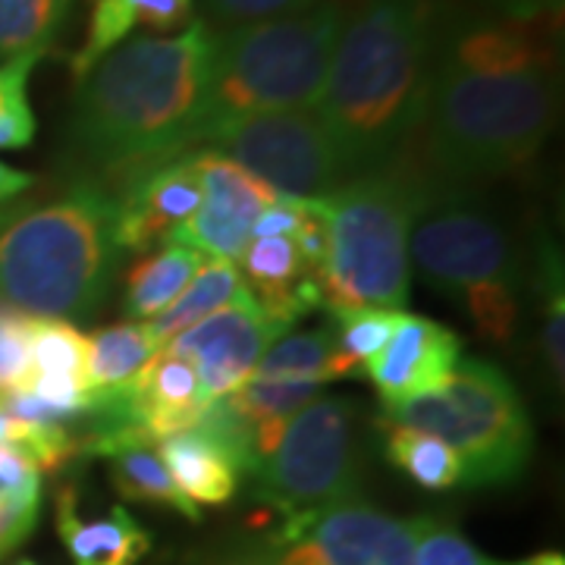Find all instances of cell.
Segmentation results:
<instances>
[{"instance_id":"obj_38","label":"cell","mask_w":565,"mask_h":565,"mask_svg":"<svg viewBox=\"0 0 565 565\" xmlns=\"http://www.w3.org/2000/svg\"><path fill=\"white\" fill-rule=\"evenodd\" d=\"M32 185H35V177H32V173L0 163V211H3L7 204H13V199H20L22 192H29Z\"/></svg>"},{"instance_id":"obj_9","label":"cell","mask_w":565,"mask_h":565,"mask_svg":"<svg viewBox=\"0 0 565 565\" xmlns=\"http://www.w3.org/2000/svg\"><path fill=\"white\" fill-rule=\"evenodd\" d=\"M355 415L359 408L345 396H318L305 405L255 471V497L282 512V519L355 500L362 490Z\"/></svg>"},{"instance_id":"obj_37","label":"cell","mask_w":565,"mask_h":565,"mask_svg":"<svg viewBox=\"0 0 565 565\" xmlns=\"http://www.w3.org/2000/svg\"><path fill=\"white\" fill-rule=\"evenodd\" d=\"M497 17L515 22H559L563 0H481Z\"/></svg>"},{"instance_id":"obj_39","label":"cell","mask_w":565,"mask_h":565,"mask_svg":"<svg viewBox=\"0 0 565 565\" xmlns=\"http://www.w3.org/2000/svg\"><path fill=\"white\" fill-rule=\"evenodd\" d=\"M531 565H565L563 553H537L531 556Z\"/></svg>"},{"instance_id":"obj_25","label":"cell","mask_w":565,"mask_h":565,"mask_svg":"<svg viewBox=\"0 0 565 565\" xmlns=\"http://www.w3.org/2000/svg\"><path fill=\"white\" fill-rule=\"evenodd\" d=\"M107 462H110V481L129 503L167 505V509L185 515L189 522L202 519L199 505H192L182 497L163 459L151 446H129V449L107 456Z\"/></svg>"},{"instance_id":"obj_27","label":"cell","mask_w":565,"mask_h":565,"mask_svg":"<svg viewBox=\"0 0 565 565\" xmlns=\"http://www.w3.org/2000/svg\"><path fill=\"white\" fill-rule=\"evenodd\" d=\"M88 337L61 318H32L29 377H70L85 384Z\"/></svg>"},{"instance_id":"obj_12","label":"cell","mask_w":565,"mask_h":565,"mask_svg":"<svg viewBox=\"0 0 565 565\" xmlns=\"http://www.w3.org/2000/svg\"><path fill=\"white\" fill-rule=\"evenodd\" d=\"M289 327L274 321L248 289H239L233 302L217 308L195 327L182 330L163 345L167 355H180L195 367L204 403L233 396L252 381L264 352L280 340Z\"/></svg>"},{"instance_id":"obj_36","label":"cell","mask_w":565,"mask_h":565,"mask_svg":"<svg viewBox=\"0 0 565 565\" xmlns=\"http://www.w3.org/2000/svg\"><path fill=\"white\" fill-rule=\"evenodd\" d=\"M39 515L41 505L0 503V559L25 544V537L39 525Z\"/></svg>"},{"instance_id":"obj_8","label":"cell","mask_w":565,"mask_h":565,"mask_svg":"<svg viewBox=\"0 0 565 565\" xmlns=\"http://www.w3.org/2000/svg\"><path fill=\"white\" fill-rule=\"evenodd\" d=\"M384 424L444 440L462 462V487L515 484L534 452L519 386L487 359H459L444 384L384 405Z\"/></svg>"},{"instance_id":"obj_34","label":"cell","mask_w":565,"mask_h":565,"mask_svg":"<svg viewBox=\"0 0 565 565\" xmlns=\"http://www.w3.org/2000/svg\"><path fill=\"white\" fill-rule=\"evenodd\" d=\"M0 503L41 505L39 465L10 446H0Z\"/></svg>"},{"instance_id":"obj_16","label":"cell","mask_w":565,"mask_h":565,"mask_svg":"<svg viewBox=\"0 0 565 565\" xmlns=\"http://www.w3.org/2000/svg\"><path fill=\"white\" fill-rule=\"evenodd\" d=\"M462 359V340L446 323L405 315L390 343L364 364V377L374 384L384 405H396L444 384Z\"/></svg>"},{"instance_id":"obj_40","label":"cell","mask_w":565,"mask_h":565,"mask_svg":"<svg viewBox=\"0 0 565 565\" xmlns=\"http://www.w3.org/2000/svg\"><path fill=\"white\" fill-rule=\"evenodd\" d=\"M17 565H35V563H29V559H22V563H17Z\"/></svg>"},{"instance_id":"obj_3","label":"cell","mask_w":565,"mask_h":565,"mask_svg":"<svg viewBox=\"0 0 565 565\" xmlns=\"http://www.w3.org/2000/svg\"><path fill=\"white\" fill-rule=\"evenodd\" d=\"M117 195L95 177L0 211V299L35 318H92L120 267Z\"/></svg>"},{"instance_id":"obj_11","label":"cell","mask_w":565,"mask_h":565,"mask_svg":"<svg viewBox=\"0 0 565 565\" xmlns=\"http://www.w3.org/2000/svg\"><path fill=\"white\" fill-rule=\"evenodd\" d=\"M264 565H415L412 519L386 515L362 497L282 519Z\"/></svg>"},{"instance_id":"obj_5","label":"cell","mask_w":565,"mask_h":565,"mask_svg":"<svg viewBox=\"0 0 565 565\" xmlns=\"http://www.w3.org/2000/svg\"><path fill=\"white\" fill-rule=\"evenodd\" d=\"M408 264L424 282L462 305L484 340L503 345L519 333L525 255L503 217L471 185L437 180L427 170L408 233Z\"/></svg>"},{"instance_id":"obj_7","label":"cell","mask_w":565,"mask_h":565,"mask_svg":"<svg viewBox=\"0 0 565 565\" xmlns=\"http://www.w3.org/2000/svg\"><path fill=\"white\" fill-rule=\"evenodd\" d=\"M424 177L427 167L405 151L315 202L327 223V264L318 286L330 315L359 308L405 311L412 289L408 233Z\"/></svg>"},{"instance_id":"obj_32","label":"cell","mask_w":565,"mask_h":565,"mask_svg":"<svg viewBox=\"0 0 565 565\" xmlns=\"http://www.w3.org/2000/svg\"><path fill=\"white\" fill-rule=\"evenodd\" d=\"M32 318L0 299V393L29 381V337Z\"/></svg>"},{"instance_id":"obj_24","label":"cell","mask_w":565,"mask_h":565,"mask_svg":"<svg viewBox=\"0 0 565 565\" xmlns=\"http://www.w3.org/2000/svg\"><path fill=\"white\" fill-rule=\"evenodd\" d=\"M384 437V459L393 468L408 475L424 490H452L462 487V462L459 456L437 437L377 422Z\"/></svg>"},{"instance_id":"obj_18","label":"cell","mask_w":565,"mask_h":565,"mask_svg":"<svg viewBox=\"0 0 565 565\" xmlns=\"http://www.w3.org/2000/svg\"><path fill=\"white\" fill-rule=\"evenodd\" d=\"M158 456L192 505H223L236 497L239 468L199 427L158 440Z\"/></svg>"},{"instance_id":"obj_35","label":"cell","mask_w":565,"mask_h":565,"mask_svg":"<svg viewBox=\"0 0 565 565\" xmlns=\"http://www.w3.org/2000/svg\"><path fill=\"white\" fill-rule=\"evenodd\" d=\"M132 25L170 32L192 20V0H122Z\"/></svg>"},{"instance_id":"obj_15","label":"cell","mask_w":565,"mask_h":565,"mask_svg":"<svg viewBox=\"0 0 565 565\" xmlns=\"http://www.w3.org/2000/svg\"><path fill=\"white\" fill-rule=\"evenodd\" d=\"M117 245L120 252L148 255L163 245L202 204V180L192 148L177 158L151 163L114 185Z\"/></svg>"},{"instance_id":"obj_28","label":"cell","mask_w":565,"mask_h":565,"mask_svg":"<svg viewBox=\"0 0 565 565\" xmlns=\"http://www.w3.org/2000/svg\"><path fill=\"white\" fill-rule=\"evenodd\" d=\"M318 393H321V384H305V381H248L233 396H223V399L255 434L258 427L286 424L292 415H299L305 405L315 403Z\"/></svg>"},{"instance_id":"obj_13","label":"cell","mask_w":565,"mask_h":565,"mask_svg":"<svg viewBox=\"0 0 565 565\" xmlns=\"http://www.w3.org/2000/svg\"><path fill=\"white\" fill-rule=\"evenodd\" d=\"M192 161L202 180V204L170 239L195 252H207L221 262H243L245 248L252 243V226L264 207L280 195L207 145L192 148Z\"/></svg>"},{"instance_id":"obj_2","label":"cell","mask_w":565,"mask_h":565,"mask_svg":"<svg viewBox=\"0 0 565 565\" xmlns=\"http://www.w3.org/2000/svg\"><path fill=\"white\" fill-rule=\"evenodd\" d=\"M430 82V0H362L343 22L315 107L349 180L408 151L422 132Z\"/></svg>"},{"instance_id":"obj_20","label":"cell","mask_w":565,"mask_h":565,"mask_svg":"<svg viewBox=\"0 0 565 565\" xmlns=\"http://www.w3.org/2000/svg\"><path fill=\"white\" fill-rule=\"evenodd\" d=\"M163 345L151 333L148 321L110 323L88 337L85 355V390H117L132 384L141 367L151 362Z\"/></svg>"},{"instance_id":"obj_17","label":"cell","mask_w":565,"mask_h":565,"mask_svg":"<svg viewBox=\"0 0 565 565\" xmlns=\"http://www.w3.org/2000/svg\"><path fill=\"white\" fill-rule=\"evenodd\" d=\"M57 531L76 565H136L151 550V534L126 505H114L104 519L85 522L73 487L57 493Z\"/></svg>"},{"instance_id":"obj_14","label":"cell","mask_w":565,"mask_h":565,"mask_svg":"<svg viewBox=\"0 0 565 565\" xmlns=\"http://www.w3.org/2000/svg\"><path fill=\"white\" fill-rule=\"evenodd\" d=\"M434 70L446 73H556L553 22L452 17L434 25Z\"/></svg>"},{"instance_id":"obj_29","label":"cell","mask_w":565,"mask_h":565,"mask_svg":"<svg viewBox=\"0 0 565 565\" xmlns=\"http://www.w3.org/2000/svg\"><path fill=\"white\" fill-rule=\"evenodd\" d=\"M403 318L405 311H393V308H359V311L333 315L337 352L343 359L349 377L362 374L364 364L374 355H381V349L390 343V337L396 333Z\"/></svg>"},{"instance_id":"obj_22","label":"cell","mask_w":565,"mask_h":565,"mask_svg":"<svg viewBox=\"0 0 565 565\" xmlns=\"http://www.w3.org/2000/svg\"><path fill=\"white\" fill-rule=\"evenodd\" d=\"M531 277V296L541 311V355H544L546 374L556 386L565 381V274L559 248L541 233L534 243V267Z\"/></svg>"},{"instance_id":"obj_21","label":"cell","mask_w":565,"mask_h":565,"mask_svg":"<svg viewBox=\"0 0 565 565\" xmlns=\"http://www.w3.org/2000/svg\"><path fill=\"white\" fill-rule=\"evenodd\" d=\"M349 377L343 359L337 352L333 327H318L311 333H282L264 352L252 381H305V384H333Z\"/></svg>"},{"instance_id":"obj_6","label":"cell","mask_w":565,"mask_h":565,"mask_svg":"<svg viewBox=\"0 0 565 565\" xmlns=\"http://www.w3.org/2000/svg\"><path fill=\"white\" fill-rule=\"evenodd\" d=\"M343 22V7L321 0L299 17L214 32L207 92L192 148L248 117L318 107Z\"/></svg>"},{"instance_id":"obj_1","label":"cell","mask_w":565,"mask_h":565,"mask_svg":"<svg viewBox=\"0 0 565 565\" xmlns=\"http://www.w3.org/2000/svg\"><path fill=\"white\" fill-rule=\"evenodd\" d=\"M214 32L192 20L170 39L122 41L76 82L70 141L95 180L117 185L192 148L202 114Z\"/></svg>"},{"instance_id":"obj_26","label":"cell","mask_w":565,"mask_h":565,"mask_svg":"<svg viewBox=\"0 0 565 565\" xmlns=\"http://www.w3.org/2000/svg\"><path fill=\"white\" fill-rule=\"evenodd\" d=\"M76 0H0V63L47 54Z\"/></svg>"},{"instance_id":"obj_19","label":"cell","mask_w":565,"mask_h":565,"mask_svg":"<svg viewBox=\"0 0 565 565\" xmlns=\"http://www.w3.org/2000/svg\"><path fill=\"white\" fill-rule=\"evenodd\" d=\"M204 255L182 243H163L161 248L141 255L126 274L122 311L132 321H154L182 296V289L202 267Z\"/></svg>"},{"instance_id":"obj_4","label":"cell","mask_w":565,"mask_h":565,"mask_svg":"<svg viewBox=\"0 0 565 565\" xmlns=\"http://www.w3.org/2000/svg\"><path fill=\"white\" fill-rule=\"evenodd\" d=\"M556 114V73L478 76L434 70L422 122L427 170L456 185L509 177L541 154Z\"/></svg>"},{"instance_id":"obj_33","label":"cell","mask_w":565,"mask_h":565,"mask_svg":"<svg viewBox=\"0 0 565 565\" xmlns=\"http://www.w3.org/2000/svg\"><path fill=\"white\" fill-rule=\"evenodd\" d=\"M321 0H204L207 13L221 25H255L267 20H286L315 10Z\"/></svg>"},{"instance_id":"obj_23","label":"cell","mask_w":565,"mask_h":565,"mask_svg":"<svg viewBox=\"0 0 565 565\" xmlns=\"http://www.w3.org/2000/svg\"><path fill=\"white\" fill-rule=\"evenodd\" d=\"M243 286V274H239L236 264L221 262V258H207L195 270V277L189 280V286L182 289L180 299L170 305L163 315H158L154 321H148V327L158 337V343L167 345L173 337H180L182 330L195 327L207 315H214L217 308L233 302Z\"/></svg>"},{"instance_id":"obj_30","label":"cell","mask_w":565,"mask_h":565,"mask_svg":"<svg viewBox=\"0 0 565 565\" xmlns=\"http://www.w3.org/2000/svg\"><path fill=\"white\" fill-rule=\"evenodd\" d=\"M44 54H25L0 63V151H20L35 139V114L29 104V76Z\"/></svg>"},{"instance_id":"obj_10","label":"cell","mask_w":565,"mask_h":565,"mask_svg":"<svg viewBox=\"0 0 565 565\" xmlns=\"http://www.w3.org/2000/svg\"><path fill=\"white\" fill-rule=\"evenodd\" d=\"M207 148L296 202H318L349 180L315 107L248 117L207 141Z\"/></svg>"},{"instance_id":"obj_31","label":"cell","mask_w":565,"mask_h":565,"mask_svg":"<svg viewBox=\"0 0 565 565\" xmlns=\"http://www.w3.org/2000/svg\"><path fill=\"white\" fill-rule=\"evenodd\" d=\"M412 531H415V565H531V559L500 563L481 553L462 531L430 515L412 519Z\"/></svg>"}]
</instances>
